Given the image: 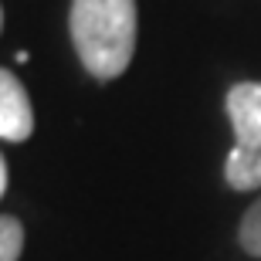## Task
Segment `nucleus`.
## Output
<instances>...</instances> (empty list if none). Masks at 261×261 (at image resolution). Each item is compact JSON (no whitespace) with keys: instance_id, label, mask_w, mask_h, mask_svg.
I'll use <instances>...</instances> for the list:
<instances>
[{"instance_id":"7","label":"nucleus","mask_w":261,"mask_h":261,"mask_svg":"<svg viewBox=\"0 0 261 261\" xmlns=\"http://www.w3.org/2000/svg\"><path fill=\"white\" fill-rule=\"evenodd\" d=\"M0 28H4V10H0Z\"/></svg>"},{"instance_id":"2","label":"nucleus","mask_w":261,"mask_h":261,"mask_svg":"<svg viewBox=\"0 0 261 261\" xmlns=\"http://www.w3.org/2000/svg\"><path fill=\"white\" fill-rule=\"evenodd\" d=\"M234 149L224 163L231 190H261V82H238L227 92Z\"/></svg>"},{"instance_id":"4","label":"nucleus","mask_w":261,"mask_h":261,"mask_svg":"<svg viewBox=\"0 0 261 261\" xmlns=\"http://www.w3.org/2000/svg\"><path fill=\"white\" fill-rule=\"evenodd\" d=\"M24 251V224L17 217H0V261H17Z\"/></svg>"},{"instance_id":"5","label":"nucleus","mask_w":261,"mask_h":261,"mask_svg":"<svg viewBox=\"0 0 261 261\" xmlns=\"http://www.w3.org/2000/svg\"><path fill=\"white\" fill-rule=\"evenodd\" d=\"M238 238H241V248L251 254V258H261V197L251 203V211L244 214Z\"/></svg>"},{"instance_id":"3","label":"nucleus","mask_w":261,"mask_h":261,"mask_svg":"<svg viewBox=\"0 0 261 261\" xmlns=\"http://www.w3.org/2000/svg\"><path fill=\"white\" fill-rule=\"evenodd\" d=\"M34 133V109L17 78L0 68V139L24 143Z\"/></svg>"},{"instance_id":"1","label":"nucleus","mask_w":261,"mask_h":261,"mask_svg":"<svg viewBox=\"0 0 261 261\" xmlns=\"http://www.w3.org/2000/svg\"><path fill=\"white\" fill-rule=\"evenodd\" d=\"M71 41L85 71L112 82L136 55V0H71Z\"/></svg>"},{"instance_id":"6","label":"nucleus","mask_w":261,"mask_h":261,"mask_svg":"<svg viewBox=\"0 0 261 261\" xmlns=\"http://www.w3.org/2000/svg\"><path fill=\"white\" fill-rule=\"evenodd\" d=\"M7 190V163H4V156H0V197Z\"/></svg>"}]
</instances>
